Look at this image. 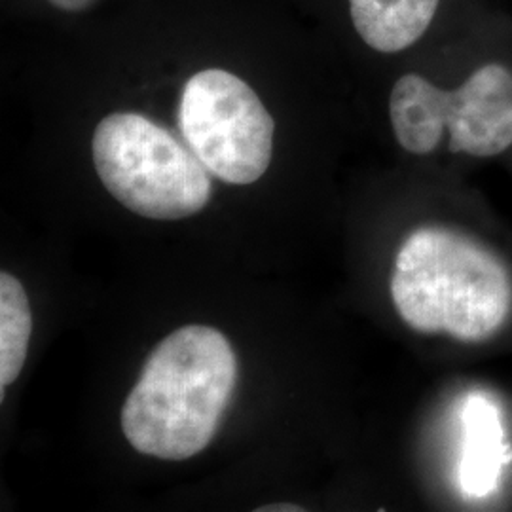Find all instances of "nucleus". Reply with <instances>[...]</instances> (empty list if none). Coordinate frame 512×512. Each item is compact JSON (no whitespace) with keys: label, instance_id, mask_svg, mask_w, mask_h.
I'll use <instances>...</instances> for the list:
<instances>
[{"label":"nucleus","instance_id":"obj_1","mask_svg":"<svg viewBox=\"0 0 512 512\" xmlns=\"http://www.w3.org/2000/svg\"><path fill=\"white\" fill-rule=\"evenodd\" d=\"M448 73L406 71L387 112L404 152L494 160L512 150V14L478 0L442 27Z\"/></svg>","mask_w":512,"mask_h":512},{"label":"nucleus","instance_id":"obj_2","mask_svg":"<svg viewBox=\"0 0 512 512\" xmlns=\"http://www.w3.org/2000/svg\"><path fill=\"white\" fill-rule=\"evenodd\" d=\"M389 291L404 325L461 344H484L512 315V274L492 247L458 228L429 224L408 234Z\"/></svg>","mask_w":512,"mask_h":512},{"label":"nucleus","instance_id":"obj_3","mask_svg":"<svg viewBox=\"0 0 512 512\" xmlns=\"http://www.w3.org/2000/svg\"><path fill=\"white\" fill-rule=\"evenodd\" d=\"M236 380L228 338L213 327L186 325L150 353L122 408V431L145 456L192 458L215 437Z\"/></svg>","mask_w":512,"mask_h":512},{"label":"nucleus","instance_id":"obj_4","mask_svg":"<svg viewBox=\"0 0 512 512\" xmlns=\"http://www.w3.org/2000/svg\"><path fill=\"white\" fill-rule=\"evenodd\" d=\"M95 171L114 200L154 220L200 213L211 173L169 129L139 112H112L93 131Z\"/></svg>","mask_w":512,"mask_h":512},{"label":"nucleus","instance_id":"obj_5","mask_svg":"<svg viewBox=\"0 0 512 512\" xmlns=\"http://www.w3.org/2000/svg\"><path fill=\"white\" fill-rule=\"evenodd\" d=\"M177 116L184 143L220 181L256 183L272 164L274 118L236 74L205 69L190 76Z\"/></svg>","mask_w":512,"mask_h":512},{"label":"nucleus","instance_id":"obj_6","mask_svg":"<svg viewBox=\"0 0 512 512\" xmlns=\"http://www.w3.org/2000/svg\"><path fill=\"white\" fill-rule=\"evenodd\" d=\"M478 0H346L353 33L374 54L395 57L418 48Z\"/></svg>","mask_w":512,"mask_h":512},{"label":"nucleus","instance_id":"obj_7","mask_svg":"<svg viewBox=\"0 0 512 512\" xmlns=\"http://www.w3.org/2000/svg\"><path fill=\"white\" fill-rule=\"evenodd\" d=\"M33 332V315L23 285L12 274H0V397L18 380Z\"/></svg>","mask_w":512,"mask_h":512},{"label":"nucleus","instance_id":"obj_8","mask_svg":"<svg viewBox=\"0 0 512 512\" xmlns=\"http://www.w3.org/2000/svg\"><path fill=\"white\" fill-rule=\"evenodd\" d=\"M469 450L463 467V482L469 492H486L494 484L497 463L501 459L499 427L492 408L482 401L471 403L469 414Z\"/></svg>","mask_w":512,"mask_h":512},{"label":"nucleus","instance_id":"obj_9","mask_svg":"<svg viewBox=\"0 0 512 512\" xmlns=\"http://www.w3.org/2000/svg\"><path fill=\"white\" fill-rule=\"evenodd\" d=\"M48 2L61 12H84L95 0H48Z\"/></svg>","mask_w":512,"mask_h":512},{"label":"nucleus","instance_id":"obj_10","mask_svg":"<svg viewBox=\"0 0 512 512\" xmlns=\"http://www.w3.org/2000/svg\"><path fill=\"white\" fill-rule=\"evenodd\" d=\"M258 512H300L304 511L302 507L298 505H291V503H283V505H266V507H260L256 509Z\"/></svg>","mask_w":512,"mask_h":512}]
</instances>
